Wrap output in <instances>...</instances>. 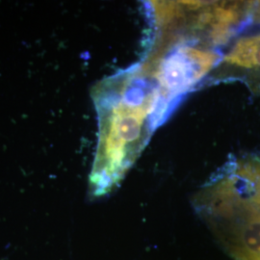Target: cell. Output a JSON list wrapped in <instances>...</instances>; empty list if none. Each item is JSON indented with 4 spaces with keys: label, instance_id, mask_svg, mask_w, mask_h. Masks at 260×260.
Segmentation results:
<instances>
[{
    "label": "cell",
    "instance_id": "cell-1",
    "mask_svg": "<svg viewBox=\"0 0 260 260\" xmlns=\"http://www.w3.org/2000/svg\"><path fill=\"white\" fill-rule=\"evenodd\" d=\"M144 65L109 76L93 88L99 139L89 191L101 198L114 190L134 164L172 105Z\"/></svg>",
    "mask_w": 260,
    "mask_h": 260
},
{
    "label": "cell",
    "instance_id": "cell-2",
    "mask_svg": "<svg viewBox=\"0 0 260 260\" xmlns=\"http://www.w3.org/2000/svg\"><path fill=\"white\" fill-rule=\"evenodd\" d=\"M194 208L234 260H260V156L233 157L203 186Z\"/></svg>",
    "mask_w": 260,
    "mask_h": 260
},
{
    "label": "cell",
    "instance_id": "cell-3",
    "mask_svg": "<svg viewBox=\"0 0 260 260\" xmlns=\"http://www.w3.org/2000/svg\"><path fill=\"white\" fill-rule=\"evenodd\" d=\"M221 58V54L212 49L180 44L164 58L156 60V66L149 63L144 65L154 74L153 77L162 95L174 105L180 96L201 82Z\"/></svg>",
    "mask_w": 260,
    "mask_h": 260
},
{
    "label": "cell",
    "instance_id": "cell-4",
    "mask_svg": "<svg viewBox=\"0 0 260 260\" xmlns=\"http://www.w3.org/2000/svg\"><path fill=\"white\" fill-rule=\"evenodd\" d=\"M223 62L245 71L260 72V34L239 39L224 55Z\"/></svg>",
    "mask_w": 260,
    "mask_h": 260
},
{
    "label": "cell",
    "instance_id": "cell-5",
    "mask_svg": "<svg viewBox=\"0 0 260 260\" xmlns=\"http://www.w3.org/2000/svg\"><path fill=\"white\" fill-rule=\"evenodd\" d=\"M251 19H252V20H255L257 22H260V1L253 3Z\"/></svg>",
    "mask_w": 260,
    "mask_h": 260
}]
</instances>
